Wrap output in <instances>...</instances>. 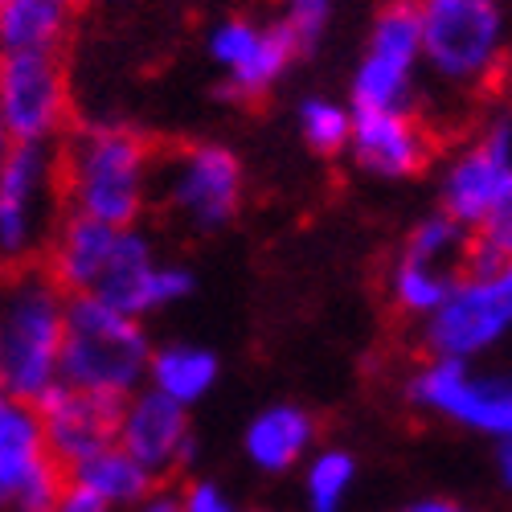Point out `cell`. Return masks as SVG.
<instances>
[{"label": "cell", "mask_w": 512, "mask_h": 512, "mask_svg": "<svg viewBox=\"0 0 512 512\" xmlns=\"http://www.w3.org/2000/svg\"><path fill=\"white\" fill-rule=\"evenodd\" d=\"M13 512H50V508H13Z\"/></svg>", "instance_id": "obj_35"}, {"label": "cell", "mask_w": 512, "mask_h": 512, "mask_svg": "<svg viewBox=\"0 0 512 512\" xmlns=\"http://www.w3.org/2000/svg\"><path fill=\"white\" fill-rule=\"evenodd\" d=\"M66 484L99 496V500L111 504L115 512L136 508L140 500H148V496L160 488V484L144 472V463H136L119 443H111L107 451H99V455H91V459H82L78 467H70Z\"/></svg>", "instance_id": "obj_23"}, {"label": "cell", "mask_w": 512, "mask_h": 512, "mask_svg": "<svg viewBox=\"0 0 512 512\" xmlns=\"http://www.w3.org/2000/svg\"><path fill=\"white\" fill-rule=\"evenodd\" d=\"M295 127H300V140L312 152L340 156L349 148L353 107L332 99V95H308V99H300V107H295Z\"/></svg>", "instance_id": "obj_25"}, {"label": "cell", "mask_w": 512, "mask_h": 512, "mask_svg": "<svg viewBox=\"0 0 512 512\" xmlns=\"http://www.w3.org/2000/svg\"><path fill=\"white\" fill-rule=\"evenodd\" d=\"M422 82V46L414 0H390L369 25L365 50L353 66V111H414Z\"/></svg>", "instance_id": "obj_9"}, {"label": "cell", "mask_w": 512, "mask_h": 512, "mask_svg": "<svg viewBox=\"0 0 512 512\" xmlns=\"http://www.w3.org/2000/svg\"><path fill=\"white\" fill-rule=\"evenodd\" d=\"M472 259H488V263H512V197H508V205L496 213V218H492L484 230H476Z\"/></svg>", "instance_id": "obj_27"}, {"label": "cell", "mask_w": 512, "mask_h": 512, "mask_svg": "<svg viewBox=\"0 0 512 512\" xmlns=\"http://www.w3.org/2000/svg\"><path fill=\"white\" fill-rule=\"evenodd\" d=\"M5 148H9V136H5V127H0V156H5Z\"/></svg>", "instance_id": "obj_34"}, {"label": "cell", "mask_w": 512, "mask_h": 512, "mask_svg": "<svg viewBox=\"0 0 512 512\" xmlns=\"http://www.w3.org/2000/svg\"><path fill=\"white\" fill-rule=\"evenodd\" d=\"M422 74L439 91L472 99L508 70V0H414Z\"/></svg>", "instance_id": "obj_3"}, {"label": "cell", "mask_w": 512, "mask_h": 512, "mask_svg": "<svg viewBox=\"0 0 512 512\" xmlns=\"http://www.w3.org/2000/svg\"><path fill=\"white\" fill-rule=\"evenodd\" d=\"M0 127L9 144H54L74 127L58 54H0Z\"/></svg>", "instance_id": "obj_11"}, {"label": "cell", "mask_w": 512, "mask_h": 512, "mask_svg": "<svg viewBox=\"0 0 512 512\" xmlns=\"http://www.w3.org/2000/svg\"><path fill=\"white\" fill-rule=\"evenodd\" d=\"M152 336L144 320L107 308L91 295L66 300V336H62V386L95 394L103 402H127L148 386Z\"/></svg>", "instance_id": "obj_4"}, {"label": "cell", "mask_w": 512, "mask_h": 512, "mask_svg": "<svg viewBox=\"0 0 512 512\" xmlns=\"http://www.w3.org/2000/svg\"><path fill=\"white\" fill-rule=\"evenodd\" d=\"M512 336V263L467 254V267L443 308L422 320V345L435 361H480Z\"/></svg>", "instance_id": "obj_5"}, {"label": "cell", "mask_w": 512, "mask_h": 512, "mask_svg": "<svg viewBox=\"0 0 512 512\" xmlns=\"http://www.w3.org/2000/svg\"><path fill=\"white\" fill-rule=\"evenodd\" d=\"M0 275H5V263H0Z\"/></svg>", "instance_id": "obj_36"}, {"label": "cell", "mask_w": 512, "mask_h": 512, "mask_svg": "<svg viewBox=\"0 0 512 512\" xmlns=\"http://www.w3.org/2000/svg\"><path fill=\"white\" fill-rule=\"evenodd\" d=\"M512 197V127L492 119L463 148L451 152L439 177V209L467 230H484Z\"/></svg>", "instance_id": "obj_10"}, {"label": "cell", "mask_w": 512, "mask_h": 512, "mask_svg": "<svg viewBox=\"0 0 512 512\" xmlns=\"http://www.w3.org/2000/svg\"><path fill=\"white\" fill-rule=\"evenodd\" d=\"M402 512H472V508H463L459 500H447V496H422V500L406 504Z\"/></svg>", "instance_id": "obj_31"}, {"label": "cell", "mask_w": 512, "mask_h": 512, "mask_svg": "<svg viewBox=\"0 0 512 512\" xmlns=\"http://www.w3.org/2000/svg\"><path fill=\"white\" fill-rule=\"evenodd\" d=\"M50 512H115L111 504H103L99 496H91V492H82V488H74V484H62V492L54 496V504H50Z\"/></svg>", "instance_id": "obj_29"}, {"label": "cell", "mask_w": 512, "mask_h": 512, "mask_svg": "<svg viewBox=\"0 0 512 512\" xmlns=\"http://www.w3.org/2000/svg\"><path fill=\"white\" fill-rule=\"evenodd\" d=\"M504 119H508V127H512V87H508V107H504Z\"/></svg>", "instance_id": "obj_33"}, {"label": "cell", "mask_w": 512, "mask_h": 512, "mask_svg": "<svg viewBox=\"0 0 512 512\" xmlns=\"http://www.w3.org/2000/svg\"><path fill=\"white\" fill-rule=\"evenodd\" d=\"M62 213L58 148L9 144L0 156V263L5 271L46 254Z\"/></svg>", "instance_id": "obj_6"}, {"label": "cell", "mask_w": 512, "mask_h": 512, "mask_svg": "<svg viewBox=\"0 0 512 512\" xmlns=\"http://www.w3.org/2000/svg\"><path fill=\"white\" fill-rule=\"evenodd\" d=\"M115 443L136 463H144V472L156 484L185 472L197 459V435H193L189 410L168 402L164 394H156L148 386L136 390L127 402H119Z\"/></svg>", "instance_id": "obj_15"}, {"label": "cell", "mask_w": 512, "mask_h": 512, "mask_svg": "<svg viewBox=\"0 0 512 512\" xmlns=\"http://www.w3.org/2000/svg\"><path fill=\"white\" fill-rule=\"evenodd\" d=\"M209 62L218 66V99L226 103H254L271 95L287 78L291 62L300 58L279 21H254V17H226L205 37Z\"/></svg>", "instance_id": "obj_12"}, {"label": "cell", "mask_w": 512, "mask_h": 512, "mask_svg": "<svg viewBox=\"0 0 512 512\" xmlns=\"http://www.w3.org/2000/svg\"><path fill=\"white\" fill-rule=\"evenodd\" d=\"M336 0H283L279 9V29L287 33V41L295 46V54H316L320 41L332 25Z\"/></svg>", "instance_id": "obj_26"}, {"label": "cell", "mask_w": 512, "mask_h": 512, "mask_svg": "<svg viewBox=\"0 0 512 512\" xmlns=\"http://www.w3.org/2000/svg\"><path fill=\"white\" fill-rule=\"evenodd\" d=\"M37 418H41V435H46L50 459L62 467V476H66L70 467H78L82 459H91V455H99L115 443L119 406L103 402L95 394L58 386L37 402Z\"/></svg>", "instance_id": "obj_17"}, {"label": "cell", "mask_w": 512, "mask_h": 512, "mask_svg": "<svg viewBox=\"0 0 512 512\" xmlns=\"http://www.w3.org/2000/svg\"><path fill=\"white\" fill-rule=\"evenodd\" d=\"M189 295H193V271L181 263L160 259L156 242L140 226H127L115 238L111 263H107L91 300H103L107 308L148 320L164 308H177L181 300H189Z\"/></svg>", "instance_id": "obj_13"}, {"label": "cell", "mask_w": 512, "mask_h": 512, "mask_svg": "<svg viewBox=\"0 0 512 512\" xmlns=\"http://www.w3.org/2000/svg\"><path fill=\"white\" fill-rule=\"evenodd\" d=\"M66 476L50 459L37 406L0 394V512L50 508Z\"/></svg>", "instance_id": "obj_14"}, {"label": "cell", "mask_w": 512, "mask_h": 512, "mask_svg": "<svg viewBox=\"0 0 512 512\" xmlns=\"http://www.w3.org/2000/svg\"><path fill=\"white\" fill-rule=\"evenodd\" d=\"M459 267L451 263H439V259H426L418 250H398V259L390 263V275H386V291H390V304L406 316V320H431L443 300L451 295V287L459 283Z\"/></svg>", "instance_id": "obj_21"}, {"label": "cell", "mask_w": 512, "mask_h": 512, "mask_svg": "<svg viewBox=\"0 0 512 512\" xmlns=\"http://www.w3.org/2000/svg\"><path fill=\"white\" fill-rule=\"evenodd\" d=\"M119 230L91 222V218H74V213H62V222L46 246V267L54 275V283L66 295H95L107 263H111V250H115Z\"/></svg>", "instance_id": "obj_18"}, {"label": "cell", "mask_w": 512, "mask_h": 512, "mask_svg": "<svg viewBox=\"0 0 512 512\" xmlns=\"http://www.w3.org/2000/svg\"><path fill=\"white\" fill-rule=\"evenodd\" d=\"M70 21L66 0H0V54H58Z\"/></svg>", "instance_id": "obj_22"}, {"label": "cell", "mask_w": 512, "mask_h": 512, "mask_svg": "<svg viewBox=\"0 0 512 512\" xmlns=\"http://www.w3.org/2000/svg\"><path fill=\"white\" fill-rule=\"evenodd\" d=\"M218 377H222L218 353L197 345V340H164V345H152L148 390L164 394L168 402L189 410L201 398H209V390L218 386Z\"/></svg>", "instance_id": "obj_20"}, {"label": "cell", "mask_w": 512, "mask_h": 512, "mask_svg": "<svg viewBox=\"0 0 512 512\" xmlns=\"http://www.w3.org/2000/svg\"><path fill=\"white\" fill-rule=\"evenodd\" d=\"M492 447H496V451H492V459H496V476H500L504 488H512V435H508V439H496Z\"/></svg>", "instance_id": "obj_32"}, {"label": "cell", "mask_w": 512, "mask_h": 512, "mask_svg": "<svg viewBox=\"0 0 512 512\" xmlns=\"http://www.w3.org/2000/svg\"><path fill=\"white\" fill-rule=\"evenodd\" d=\"M58 181L66 213L127 230L152 205L156 152L144 132L119 119L74 123L58 140Z\"/></svg>", "instance_id": "obj_1"}, {"label": "cell", "mask_w": 512, "mask_h": 512, "mask_svg": "<svg viewBox=\"0 0 512 512\" xmlns=\"http://www.w3.org/2000/svg\"><path fill=\"white\" fill-rule=\"evenodd\" d=\"M406 394L418 410L447 418L492 443L512 435V373L504 369H480V361L467 365L426 357L410 373Z\"/></svg>", "instance_id": "obj_8"}, {"label": "cell", "mask_w": 512, "mask_h": 512, "mask_svg": "<svg viewBox=\"0 0 512 512\" xmlns=\"http://www.w3.org/2000/svg\"><path fill=\"white\" fill-rule=\"evenodd\" d=\"M357 488V459L345 447H320L304 459V508L308 512H345Z\"/></svg>", "instance_id": "obj_24"}, {"label": "cell", "mask_w": 512, "mask_h": 512, "mask_svg": "<svg viewBox=\"0 0 512 512\" xmlns=\"http://www.w3.org/2000/svg\"><path fill=\"white\" fill-rule=\"evenodd\" d=\"M181 496V512H246L218 480H193Z\"/></svg>", "instance_id": "obj_28"}, {"label": "cell", "mask_w": 512, "mask_h": 512, "mask_svg": "<svg viewBox=\"0 0 512 512\" xmlns=\"http://www.w3.org/2000/svg\"><path fill=\"white\" fill-rule=\"evenodd\" d=\"M312 451H316V418L295 402L263 406L242 431V455L250 459L254 472H263V476L291 472V467H300Z\"/></svg>", "instance_id": "obj_19"}, {"label": "cell", "mask_w": 512, "mask_h": 512, "mask_svg": "<svg viewBox=\"0 0 512 512\" xmlns=\"http://www.w3.org/2000/svg\"><path fill=\"white\" fill-rule=\"evenodd\" d=\"M66 300L41 263L0 275V394L37 406L62 386Z\"/></svg>", "instance_id": "obj_2"}, {"label": "cell", "mask_w": 512, "mask_h": 512, "mask_svg": "<svg viewBox=\"0 0 512 512\" xmlns=\"http://www.w3.org/2000/svg\"><path fill=\"white\" fill-rule=\"evenodd\" d=\"M127 512H181V496L173 492V488H156L148 500H140L136 508H127Z\"/></svg>", "instance_id": "obj_30"}, {"label": "cell", "mask_w": 512, "mask_h": 512, "mask_svg": "<svg viewBox=\"0 0 512 512\" xmlns=\"http://www.w3.org/2000/svg\"><path fill=\"white\" fill-rule=\"evenodd\" d=\"M242 189V160L226 144L197 140L156 160L152 201H160L168 218H177L193 234H213L238 218Z\"/></svg>", "instance_id": "obj_7"}, {"label": "cell", "mask_w": 512, "mask_h": 512, "mask_svg": "<svg viewBox=\"0 0 512 512\" xmlns=\"http://www.w3.org/2000/svg\"><path fill=\"white\" fill-rule=\"evenodd\" d=\"M353 164L377 181H410L431 164V132L418 111H353L349 148Z\"/></svg>", "instance_id": "obj_16"}]
</instances>
